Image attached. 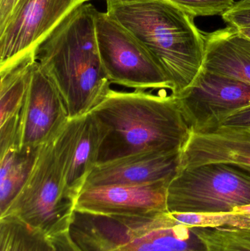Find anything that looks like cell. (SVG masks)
<instances>
[{"mask_svg":"<svg viewBox=\"0 0 250 251\" xmlns=\"http://www.w3.org/2000/svg\"><path fill=\"white\" fill-rule=\"evenodd\" d=\"M69 233L82 251H211L197 227L178 224L168 211L97 215L74 210Z\"/></svg>","mask_w":250,"mask_h":251,"instance_id":"cell-4","label":"cell"},{"mask_svg":"<svg viewBox=\"0 0 250 251\" xmlns=\"http://www.w3.org/2000/svg\"><path fill=\"white\" fill-rule=\"evenodd\" d=\"M0 251H55L42 231L13 217L0 218Z\"/></svg>","mask_w":250,"mask_h":251,"instance_id":"cell-18","label":"cell"},{"mask_svg":"<svg viewBox=\"0 0 250 251\" xmlns=\"http://www.w3.org/2000/svg\"><path fill=\"white\" fill-rule=\"evenodd\" d=\"M74 205L51 141L41 146L29 179L0 218H17L50 237L69 230Z\"/></svg>","mask_w":250,"mask_h":251,"instance_id":"cell-6","label":"cell"},{"mask_svg":"<svg viewBox=\"0 0 250 251\" xmlns=\"http://www.w3.org/2000/svg\"><path fill=\"white\" fill-rule=\"evenodd\" d=\"M250 204V168L208 163L181 168L167 187L169 212L232 213Z\"/></svg>","mask_w":250,"mask_h":251,"instance_id":"cell-5","label":"cell"},{"mask_svg":"<svg viewBox=\"0 0 250 251\" xmlns=\"http://www.w3.org/2000/svg\"><path fill=\"white\" fill-rule=\"evenodd\" d=\"M183 9L194 17L222 15L228 10L235 0H166Z\"/></svg>","mask_w":250,"mask_h":251,"instance_id":"cell-20","label":"cell"},{"mask_svg":"<svg viewBox=\"0 0 250 251\" xmlns=\"http://www.w3.org/2000/svg\"><path fill=\"white\" fill-rule=\"evenodd\" d=\"M41 147L12 148L0 155V216L29 179Z\"/></svg>","mask_w":250,"mask_h":251,"instance_id":"cell-16","label":"cell"},{"mask_svg":"<svg viewBox=\"0 0 250 251\" xmlns=\"http://www.w3.org/2000/svg\"><path fill=\"white\" fill-rule=\"evenodd\" d=\"M229 26L237 29H250V0L237 1L221 15Z\"/></svg>","mask_w":250,"mask_h":251,"instance_id":"cell-23","label":"cell"},{"mask_svg":"<svg viewBox=\"0 0 250 251\" xmlns=\"http://www.w3.org/2000/svg\"><path fill=\"white\" fill-rule=\"evenodd\" d=\"M182 151L143 152L99 164L91 171L82 189L171 181L180 171Z\"/></svg>","mask_w":250,"mask_h":251,"instance_id":"cell-13","label":"cell"},{"mask_svg":"<svg viewBox=\"0 0 250 251\" xmlns=\"http://www.w3.org/2000/svg\"><path fill=\"white\" fill-rule=\"evenodd\" d=\"M35 62L34 51L0 69V124L22 112Z\"/></svg>","mask_w":250,"mask_h":251,"instance_id":"cell-17","label":"cell"},{"mask_svg":"<svg viewBox=\"0 0 250 251\" xmlns=\"http://www.w3.org/2000/svg\"><path fill=\"white\" fill-rule=\"evenodd\" d=\"M95 32L101 60L111 83L141 91L175 93L145 47L107 11L95 12Z\"/></svg>","mask_w":250,"mask_h":251,"instance_id":"cell-7","label":"cell"},{"mask_svg":"<svg viewBox=\"0 0 250 251\" xmlns=\"http://www.w3.org/2000/svg\"><path fill=\"white\" fill-rule=\"evenodd\" d=\"M237 1H241V0H237Z\"/></svg>","mask_w":250,"mask_h":251,"instance_id":"cell-30","label":"cell"},{"mask_svg":"<svg viewBox=\"0 0 250 251\" xmlns=\"http://www.w3.org/2000/svg\"><path fill=\"white\" fill-rule=\"evenodd\" d=\"M102 131L92 113L69 119L53 140L68 190L76 200L98 161Z\"/></svg>","mask_w":250,"mask_h":251,"instance_id":"cell-11","label":"cell"},{"mask_svg":"<svg viewBox=\"0 0 250 251\" xmlns=\"http://www.w3.org/2000/svg\"><path fill=\"white\" fill-rule=\"evenodd\" d=\"M177 97L192 132H208L229 113L250 105V85L201 69Z\"/></svg>","mask_w":250,"mask_h":251,"instance_id":"cell-9","label":"cell"},{"mask_svg":"<svg viewBox=\"0 0 250 251\" xmlns=\"http://www.w3.org/2000/svg\"><path fill=\"white\" fill-rule=\"evenodd\" d=\"M55 251H82L70 237L69 230L48 237Z\"/></svg>","mask_w":250,"mask_h":251,"instance_id":"cell-25","label":"cell"},{"mask_svg":"<svg viewBox=\"0 0 250 251\" xmlns=\"http://www.w3.org/2000/svg\"><path fill=\"white\" fill-rule=\"evenodd\" d=\"M218 132L225 133V134H231V135L236 136V137H241V138L245 139L250 142V134H242V133H234V132H226V131H218Z\"/></svg>","mask_w":250,"mask_h":251,"instance_id":"cell-28","label":"cell"},{"mask_svg":"<svg viewBox=\"0 0 250 251\" xmlns=\"http://www.w3.org/2000/svg\"><path fill=\"white\" fill-rule=\"evenodd\" d=\"M69 119L63 96L36 60L22 108V146L53 141Z\"/></svg>","mask_w":250,"mask_h":251,"instance_id":"cell-10","label":"cell"},{"mask_svg":"<svg viewBox=\"0 0 250 251\" xmlns=\"http://www.w3.org/2000/svg\"><path fill=\"white\" fill-rule=\"evenodd\" d=\"M204 33L202 69L250 85V38L229 25Z\"/></svg>","mask_w":250,"mask_h":251,"instance_id":"cell-14","label":"cell"},{"mask_svg":"<svg viewBox=\"0 0 250 251\" xmlns=\"http://www.w3.org/2000/svg\"><path fill=\"white\" fill-rule=\"evenodd\" d=\"M218 162L250 168V142L218 131L192 132L182 151L181 168Z\"/></svg>","mask_w":250,"mask_h":251,"instance_id":"cell-15","label":"cell"},{"mask_svg":"<svg viewBox=\"0 0 250 251\" xmlns=\"http://www.w3.org/2000/svg\"><path fill=\"white\" fill-rule=\"evenodd\" d=\"M22 110L0 124V155L12 148L22 147Z\"/></svg>","mask_w":250,"mask_h":251,"instance_id":"cell-22","label":"cell"},{"mask_svg":"<svg viewBox=\"0 0 250 251\" xmlns=\"http://www.w3.org/2000/svg\"><path fill=\"white\" fill-rule=\"evenodd\" d=\"M90 0H19L0 31V69L29 53L80 4Z\"/></svg>","mask_w":250,"mask_h":251,"instance_id":"cell-8","label":"cell"},{"mask_svg":"<svg viewBox=\"0 0 250 251\" xmlns=\"http://www.w3.org/2000/svg\"><path fill=\"white\" fill-rule=\"evenodd\" d=\"M91 113L102 131L97 165L143 152L182 151L192 132L173 91L112 89Z\"/></svg>","mask_w":250,"mask_h":251,"instance_id":"cell-1","label":"cell"},{"mask_svg":"<svg viewBox=\"0 0 250 251\" xmlns=\"http://www.w3.org/2000/svg\"><path fill=\"white\" fill-rule=\"evenodd\" d=\"M218 228H239L250 231V215L237 213H220Z\"/></svg>","mask_w":250,"mask_h":251,"instance_id":"cell-24","label":"cell"},{"mask_svg":"<svg viewBox=\"0 0 250 251\" xmlns=\"http://www.w3.org/2000/svg\"><path fill=\"white\" fill-rule=\"evenodd\" d=\"M211 251H250V231L197 227Z\"/></svg>","mask_w":250,"mask_h":251,"instance_id":"cell-19","label":"cell"},{"mask_svg":"<svg viewBox=\"0 0 250 251\" xmlns=\"http://www.w3.org/2000/svg\"><path fill=\"white\" fill-rule=\"evenodd\" d=\"M170 182L85 187L76 196L74 210L97 215H135L167 211Z\"/></svg>","mask_w":250,"mask_h":251,"instance_id":"cell-12","label":"cell"},{"mask_svg":"<svg viewBox=\"0 0 250 251\" xmlns=\"http://www.w3.org/2000/svg\"><path fill=\"white\" fill-rule=\"evenodd\" d=\"M211 131L242 133L250 134V105L229 113L220 119Z\"/></svg>","mask_w":250,"mask_h":251,"instance_id":"cell-21","label":"cell"},{"mask_svg":"<svg viewBox=\"0 0 250 251\" xmlns=\"http://www.w3.org/2000/svg\"><path fill=\"white\" fill-rule=\"evenodd\" d=\"M107 12L132 32L162 71L177 96L204 63L205 38L187 12L166 0H106Z\"/></svg>","mask_w":250,"mask_h":251,"instance_id":"cell-3","label":"cell"},{"mask_svg":"<svg viewBox=\"0 0 250 251\" xmlns=\"http://www.w3.org/2000/svg\"><path fill=\"white\" fill-rule=\"evenodd\" d=\"M232 213L242 214V215H250V204L245 205V206H239L235 208L234 210Z\"/></svg>","mask_w":250,"mask_h":251,"instance_id":"cell-27","label":"cell"},{"mask_svg":"<svg viewBox=\"0 0 250 251\" xmlns=\"http://www.w3.org/2000/svg\"><path fill=\"white\" fill-rule=\"evenodd\" d=\"M236 29H237V28H236ZM238 29L240 31L241 33L243 34L245 36L248 37V38H250V29Z\"/></svg>","mask_w":250,"mask_h":251,"instance_id":"cell-29","label":"cell"},{"mask_svg":"<svg viewBox=\"0 0 250 251\" xmlns=\"http://www.w3.org/2000/svg\"><path fill=\"white\" fill-rule=\"evenodd\" d=\"M91 3L73 9L38 46L35 57L63 96L70 119L88 114L111 91Z\"/></svg>","mask_w":250,"mask_h":251,"instance_id":"cell-2","label":"cell"},{"mask_svg":"<svg viewBox=\"0 0 250 251\" xmlns=\"http://www.w3.org/2000/svg\"><path fill=\"white\" fill-rule=\"evenodd\" d=\"M19 0H0V31L5 26Z\"/></svg>","mask_w":250,"mask_h":251,"instance_id":"cell-26","label":"cell"}]
</instances>
